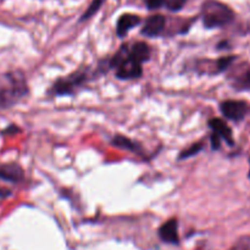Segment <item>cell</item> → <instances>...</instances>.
Instances as JSON below:
<instances>
[{
    "label": "cell",
    "instance_id": "6da1fadb",
    "mask_svg": "<svg viewBox=\"0 0 250 250\" xmlns=\"http://www.w3.org/2000/svg\"><path fill=\"white\" fill-rule=\"evenodd\" d=\"M28 94V84L21 71H11L0 77V109L14 106Z\"/></svg>",
    "mask_w": 250,
    "mask_h": 250
},
{
    "label": "cell",
    "instance_id": "7a4b0ae2",
    "mask_svg": "<svg viewBox=\"0 0 250 250\" xmlns=\"http://www.w3.org/2000/svg\"><path fill=\"white\" fill-rule=\"evenodd\" d=\"M203 23L207 28H219L227 26L234 19V12L226 4L209 0L203 5Z\"/></svg>",
    "mask_w": 250,
    "mask_h": 250
},
{
    "label": "cell",
    "instance_id": "3957f363",
    "mask_svg": "<svg viewBox=\"0 0 250 250\" xmlns=\"http://www.w3.org/2000/svg\"><path fill=\"white\" fill-rule=\"evenodd\" d=\"M110 68H116V77L120 80H134L143 75L141 63L136 62L129 58L128 45L125 44L115 54L109 62Z\"/></svg>",
    "mask_w": 250,
    "mask_h": 250
},
{
    "label": "cell",
    "instance_id": "277c9868",
    "mask_svg": "<svg viewBox=\"0 0 250 250\" xmlns=\"http://www.w3.org/2000/svg\"><path fill=\"white\" fill-rule=\"evenodd\" d=\"M85 81H88V73L84 72V71H78V72L72 73V75L67 76V77L60 78V80L56 81L49 93L58 95V97L73 94L75 90L78 87H81Z\"/></svg>",
    "mask_w": 250,
    "mask_h": 250
},
{
    "label": "cell",
    "instance_id": "5b68a950",
    "mask_svg": "<svg viewBox=\"0 0 250 250\" xmlns=\"http://www.w3.org/2000/svg\"><path fill=\"white\" fill-rule=\"evenodd\" d=\"M220 111L226 119L238 122L247 116L249 105L242 100H225L220 104Z\"/></svg>",
    "mask_w": 250,
    "mask_h": 250
},
{
    "label": "cell",
    "instance_id": "8992f818",
    "mask_svg": "<svg viewBox=\"0 0 250 250\" xmlns=\"http://www.w3.org/2000/svg\"><path fill=\"white\" fill-rule=\"evenodd\" d=\"M159 237L163 242L168 244L180 243L178 236V221L176 219H170L159 229Z\"/></svg>",
    "mask_w": 250,
    "mask_h": 250
},
{
    "label": "cell",
    "instance_id": "52a82bcc",
    "mask_svg": "<svg viewBox=\"0 0 250 250\" xmlns=\"http://www.w3.org/2000/svg\"><path fill=\"white\" fill-rule=\"evenodd\" d=\"M23 170L17 164H0V180L20 183L23 180Z\"/></svg>",
    "mask_w": 250,
    "mask_h": 250
},
{
    "label": "cell",
    "instance_id": "ba28073f",
    "mask_svg": "<svg viewBox=\"0 0 250 250\" xmlns=\"http://www.w3.org/2000/svg\"><path fill=\"white\" fill-rule=\"evenodd\" d=\"M165 17L163 15H153L148 17L142 28V34L146 37H156L165 28Z\"/></svg>",
    "mask_w": 250,
    "mask_h": 250
},
{
    "label": "cell",
    "instance_id": "9c48e42d",
    "mask_svg": "<svg viewBox=\"0 0 250 250\" xmlns=\"http://www.w3.org/2000/svg\"><path fill=\"white\" fill-rule=\"evenodd\" d=\"M209 126L210 128L214 131V133H216L217 136H220V138L224 139L229 146H234V139H233V132L232 129L227 126L226 122L221 119H211L209 121Z\"/></svg>",
    "mask_w": 250,
    "mask_h": 250
},
{
    "label": "cell",
    "instance_id": "30bf717a",
    "mask_svg": "<svg viewBox=\"0 0 250 250\" xmlns=\"http://www.w3.org/2000/svg\"><path fill=\"white\" fill-rule=\"evenodd\" d=\"M141 23V17L137 16V15L133 14H125L122 15L121 17L117 21V26H116V32L117 36L120 38H124L128 34V32L131 31L132 28H134L136 26Z\"/></svg>",
    "mask_w": 250,
    "mask_h": 250
},
{
    "label": "cell",
    "instance_id": "8fae6325",
    "mask_svg": "<svg viewBox=\"0 0 250 250\" xmlns=\"http://www.w3.org/2000/svg\"><path fill=\"white\" fill-rule=\"evenodd\" d=\"M128 54L132 60L143 65L150 59L151 51L148 44L144 43V42H137L133 45H128Z\"/></svg>",
    "mask_w": 250,
    "mask_h": 250
},
{
    "label": "cell",
    "instance_id": "7c38bea8",
    "mask_svg": "<svg viewBox=\"0 0 250 250\" xmlns=\"http://www.w3.org/2000/svg\"><path fill=\"white\" fill-rule=\"evenodd\" d=\"M232 85L238 90L250 89V66L234 73V76L232 77Z\"/></svg>",
    "mask_w": 250,
    "mask_h": 250
},
{
    "label": "cell",
    "instance_id": "4fadbf2b",
    "mask_svg": "<svg viewBox=\"0 0 250 250\" xmlns=\"http://www.w3.org/2000/svg\"><path fill=\"white\" fill-rule=\"evenodd\" d=\"M111 144L114 146H116V148L125 149V150L133 151V153H137V154L142 153L141 146H139L136 142H133L132 139L127 138V137L125 136H120V134H117V136H115L114 138H112Z\"/></svg>",
    "mask_w": 250,
    "mask_h": 250
},
{
    "label": "cell",
    "instance_id": "5bb4252c",
    "mask_svg": "<svg viewBox=\"0 0 250 250\" xmlns=\"http://www.w3.org/2000/svg\"><path fill=\"white\" fill-rule=\"evenodd\" d=\"M104 1L105 0H93V1L90 2L89 6H88V9L85 10L84 14H83L82 17H81V21H85V20L90 19L94 14H97V12L99 11L100 7L103 6Z\"/></svg>",
    "mask_w": 250,
    "mask_h": 250
},
{
    "label": "cell",
    "instance_id": "9a60e30c",
    "mask_svg": "<svg viewBox=\"0 0 250 250\" xmlns=\"http://www.w3.org/2000/svg\"><path fill=\"white\" fill-rule=\"evenodd\" d=\"M202 149H203V144L202 143L193 144V146H190L189 148H187V149H185V150L181 151L178 159H180V160H183V159L192 158V156L197 155L199 151H202Z\"/></svg>",
    "mask_w": 250,
    "mask_h": 250
},
{
    "label": "cell",
    "instance_id": "2e32d148",
    "mask_svg": "<svg viewBox=\"0 0 250 250\" xmlns=\"http://www.w3.org/2000/svg\"><path fill=\"white\" fill-rule=\"evenodd\" d=\"M234 59H236L234 56H222V58H220L216 61V72H224V71H226L232 65Z\"/></svg>",
    "mask_w": 250,
    "mask_h": 250
},
{
    "label": "cell",
    "instance_id": "e0dca14e",
    "mask_svg": "<svg viewBox=\"0 0 250 250\" xmlns=\"http://www.w3.org/2000/svg\"><path fill=\"white\" fill-rule=\"evenodd\" d=\"M188 0H167L166 1V6L171 11H180L186 4H187Z\"/></svg>",
    "mask_w": 250,
    "mask_h": 250
},
{
    "label": "cell",
    "instance_id": "ac0fdd59",
    "mask_svg": "<svg viewBox=\"0 0 250 250\" xmlns=\"http://www.w3.org/2000/svg\"><path fill=\"white\" fill-rule=\"evenodd\" d=\"M210 141H211V148L214 150H219L221 148V138L216 133H214V132H212L211 137H210Z\"/></svg>",
    "mask_w": 250,
    "mask_h": 250
},
{
    "label": "cell",
    "instance_id": "d6986e66",
    "mask_svg": "<svg viewBox=\"0 0 250 250\" xmlns=\"http://www.w3.org/2000/svg\"><path fill=\"white\" fill-rule=\"evenodd\" d=\"M165 1L166 0H146V6H148V9L150 10L159 9V7L163 6V5L165 4Z\"/></svg>",
    "mask_w": 250,
    "mask_h": 250
},
{
    "label": "cell",
    "instance_id": "ffe728a7",
    "mask_svg": "<svg viewBox=\"0 0 250 250\" xmlns=\"http://www.w3.org/2000/svg\"><path fill=\"white\" fill-rule=\"evenodd\" d=\"M233 250H250V238H243L236 247L232 248Z\"/></svg>",
    "mask_w": 250,
    "mask_h": 250
},
{
    "label": "cell",
    "instance_id": "44dd1931",
    "mask_svg": "<svg viewBox=\"0 0 250 250\" xmlns=\"http://www.w3.org/2000/svg\"><path fill=\"white\" fill-rule=\"evenodd\" d=\"M17 132H20V128H17L15 125H10L6 129L2 131V134H14V133H17Z\"/></svg>",
    "mask_w": 250,
    "mask_h": 250
},
{
    "label": "cell",
    "instance_id": "7402d4cb",
    "mask_svg": "<svg viewBox=\"0 0 250 250\" xmlns=\"http://www.w3.org/2000/svg\"><path fill=\"white\" fill-rule=\"evenodd\" d=\"M11 194V192L10 190H5V189H0V198H5L7 197V195Z\"/></svg>",
    "mask_w": 250,
    "mask_h": 250
},
{
    "label": "cell",
    "instance_id": "603a6c76",
    "mask_svg": "<svg viewBox=\"0 0 250 250\" xmlns=\"http://www.w3.org/2000/svg\"><path fill=\"white\" fill-rule=\"evenodd\" d=\"M249 180H250V170H249Z\"/></svg>",
    "mask_w": 250,
    "mask_h": 250
}]
</instances>
